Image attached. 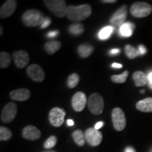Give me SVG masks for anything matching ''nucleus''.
Returning a JSON list of instances; mask_svg holds the SVG:
<instances>
[{
    "mask_svg": "<svg viewBox=\"0 0 152 152\" xmlns=\"http://www.w3.org/2000/svg\"><path fill=\"white\" fill-rule=\"evenodd\" d=\"M113 31V28L112 26H106V27L102 28L100 30L99 33V38L100 39H108L111 35V33Z\"/></svg>",
    "mask_w": 152,
    "mask_h": 152,
    "instance_id": "28",
    "label": "nucleus"
},
{
    "mask_svg": "<svg viewBox=\"0 0 152 152\" xmlns=\"http://www.w3.org/2000/svg\"><path fill=\"white\" fill-rule=\"evenodd\" d=\"M45 6L51 12L58 18H63L66 16V1L64 0H45Z\"/></svg>",
    "mask_w": 152,
    "mask_h": 152,
    "instance_id": "3",
    "label": "nucleus"
},
{
    "mask_svg": "<svg viewBox=\"0 0 152 152\" xmlns=\"http://www.w3.org/2000/svg\"><path fill=\"white\" fill-rule=\"evenodd\" d=\"M127 16H128L127 6L123 5L114 13L113 16L110 18L109 21L113 26H121L125 23V20H126Z\"/></svg>",
    "mask_w": 152,
    "mask_h": 152,
    "instance_id": "10",
    "label": "nucleus"
},
{
    "mask_svg": "<svg viewBox=\"0 0 152 152\" xmlns=\"http://www.w3.org/2000/svg\"><path fill=\"white\" fill-rule=\"evenodd\" d=\"M17 1L15 0H8L1 6L0 9V17L1 18H7L10 17L16 11Z\"/></svg>",
    "mask_w": 152,
    "mask_h": 152,
    "instance_id": "14",
    "label": "nucleus"
},
{
    "mask_svg": "<svg viewBox=\"0 0 152 152\" xmlns=\"http://www.w3.org/2000/svg\"><path fill=\"white\" fill-rule=\"evenodd\" d=\"M104 125V122H102V121H99V122L96 123V125H95V126H94V128L96 129V130H99V129H100L101 128H102Z\"/></svg>",
    "mask_w": 152,
    "mask_h": 152,
    "instance_id": "35",
    "label": "nucleus"
},
{
    "mask_svg": "<svg viewBox=\"0 0 152 152\" xmlns=\"http://www.w3.org/2000/svg\"><path fill=\"white\" fill-rule=\"evenodd\" d=\"M67 125L68 126H73L74 125V121L71 119H68L67 121Z\"/></svg>",
    "mask_w": 152,
    "mask_h": 152,
    "instance_id": "38",
    "label": "nucleus"
},
{
    "mask_svg": "<svg viewBox=\"0 0 152 152\" xmlns=\"http://www.w3.org/2000/svg\"><path fill=\"white\" fill-rule=\"evenodd\" d=\"M27 74L33 81L41 83L45 80V74L40 66L37 64H32L27 68Z\"/></svg>",
    "mask_w": 152,
    "mask_h": 152,
    "instance_id": "11",
    "label": "nucleus"
},
{
    "mask_svg": "<svg viewBox=\"0 0 152 152\" xmlns=\"http://www.w3.org/2000/svg\"><path fill=\"white\" fill-rule=\"evenodd\" d=\"M31 96V92L28 89L21 88L18 90H13L10 93V97L11 99L19 102H23L28 100Z\"/></svg>",
    "mask_w": 152,
    "mask_h": 152,
    "instance_id": "16",
    "label": "nucleus"
},
{
    "mask_svg": "<svg viewBox=\"0 0 152 152\" xmlns=\"http://www.w3.org/2000/svg\"><path fill=\"white\" fill-rule=\"evenodd\" d=\"M12 137V132L6 127H0V140L9 141Z\"/></svg>",
    "mask_w": 152,
    "mask_h": 152,
    "instance_id": "26",
    "label": "nucleus"
},
{
    "mask_svg": "<svg viewBox=\"0 0 152 152\" xmlns=\"http://www.w3.org/2000/svg\"><path fill=\"white\" fill-rule=\"evenodd\" d=\"M17 108L16 104L14 102H9L3 108L1 113V120L4 123H9L12 122L16 116Z\"/></svg>",
    "mask_w": 152,
    "mask_h": 152,
    "instance_id": "7",
    "label": "nucleus"
},
{
    "mask_svg": "<svg viewBox=\"0 0 152 152\" xmlns=\"http://www.w3.org/2000/svg\"><path fill=\"white\" fill-rule=\"evenodd\" d=\"M74 141L79 147H83L85 144V133L80 130H77L74 131L72 134Z\"/></svg>",
    "mask_w": 152,
    "mask_h": 152,
    "instance_id": "22",
    "label": "nucleus"
},
{
    "mask_svg": "<svg viewBox=\"0 0 152 152\" xmlns=\"http://www.w3.org/2000/svg\"><path fill=\"white\" fill-rule=\"evenodd\" d=\"M125 52L127 57L130 59H134V58L137 57L140 55L138 49L134 48V47L130 45H126L125 47Z\"/></svg>",
    "mask_w": 152,
    "mask_h": 152,
    "instance_id": "25",
    "label": "nucleus"
},
{
    "mask_svg": "<svg viewBox=\"0 0 152 152\" xmlns=\"http://www.w3.org/2000/svg\"><path fill=\"white\" fill-rule=\"evenodd\" d=\"M147 77H148V85H149V87L152 90V72L149 73V75H148Z\"/></svg>",
    "mask_w": 152,
    "mask_h": 152,
    "instance_id": "34",
    "label": "nucleus"
},
{
    "mask_svg": "<svg viewBox=\"0 0 152 152\" xmlns=\"http://www.w3.org/2000/svg\"><path fill=\"white\" fill-rule=\"evenodd\" d=\"M58 34H59V33H58V31H57V30H54V31H50L48 34H47V37L49 38L55 37H56Z\"/></svg>",
    "mask_w": 152,
    "mask_h": 152,
    "instance_id": "33",
    "label": "nucleus"
},
{
    "mask_svg": "<svg viewBox=\"0 0 152 152\" xmlns=\"http://www.w3.org/2000/svg\"><path fill=\"white\" fill-rule=\"evenodd\" d=\"M0 30H1V32H0V35H2L3 30H2V27H1V26H0Z\"/></svg>",
    "mask_w": 152,
    "mask_h": 152,
    "instance_id": "41",
    "label": "nucleus"
},
{
    "mask_svg": "<svg viewBox=\"0 0 152 152\" xmlns=\"http://www.w3.org/2000/svg\"><path fill=\"white\" fill-rule=\"evenodd\" d=\"M61 47V44L59 41H50L45 43V49L49 54H54L58 51Z\"/></svg>",
    "mask_w": 152,
    "mask_h": 152,
    "instance_id": "20",
    "label": "nucleus"
},
{
    "mask_svg": "<svg viewBox=\"0 0 152 152\" xmlns=\"http://www.w3.org/2000/svg\"><path fill=\"white\" fill-rule=\"evenodd\" d=\"M113 128L117 131H122L126 126V118L124 112L120 108H115L111 112Z\"/></svg>",
    "mask_w": 152,
    "mask_h": 152,
    "instance_id": "6",
    "label": "nucleus"
},
{
    "mask_svg": "<svg viewBox=\"0 0 152 152\" xmlns=\"http://www.w3.org/2000/svg\"><path fill=\"white\" fill-rule=\"evenodd\" d=\"M111 66L113 68H123V65L121 64H118V63H113V64H112Z\"/></svg>",
    "mask_w": 152,
    "mask_h": 152,
    "instance_id": "37",
    "label": "nucleus"
},
{
    "mask_svg": "<svg viewBox=\"0 0 152 152\" xmlns=\"http://www.w3.org/2000/svg\"><path fill=\"white\" fill-rule=\"evenodd\" d=\"M152 7L147 2H134L130 7V13L135 18H144L151 14Z\"/></svg>",
    "mask_w": 152,
    "mask_h": 152,
    "instance_id": "5",
    "label": "nucleus"
},
{
    "mask_svg": "<svg viewBox=\"0 0 152 152\" xmlns=\"http://www.w3.org/2000/svg\"><path fill=\"white\" fill-rule=\"evenodd\" d=\"M94 52V47L88 44H83L77 47V52L82 58H87Z\"/></svg>",
    "mask_w": 152,
    "mask_h": 152,
    "instance_id": "19",
    "label": "nucleus"
},
{
    "mask_svg": "<svg viewBox=\"0 0 152 152\" xmlns=\"http://www.w3.org/2000/svg\"><path fill=\"white\" fill-rule=\"evenodd\" d=\"M72 107L77 112L83 111L87 104V97L85 93L78 92L73 95L71 100Z\"/></svg>",
    "mask_w": 152,
    "mask_h": 152,
    "instance_id": "12",
    "label": "nucleus"
},
{
    "mask_svg": "<svg viewBox=\"0 0 152 152\" xmlns=\"http://www.w3.org/2000/svg\"><path fill=\"white\" fill-rule=\"evenodd\" d=\"M132 79L137 87H143L148 83V77L142 71H136L133 74Z\"/></svg>",
    "mask_w": 152,
    "mask_h": 152,
    "instance_id": "18",
    "label": "nucleus"
},
{
    "mask_svg": "<svg viewBox=\"0 0 152 152\" xmlns=\"http://www.w3.org/2000/svg\"><path fill=\"white\" fill-rule=\"evenodd\" d=\"M144 90H141V93H144Z\"/></svg>",
    "mask_w": 152,
    "mask_h": 152,
    "instance_id": "43",
    "label": "nucleus"
},
{
    "mask_svg": "<svg viewBox=\"0 0 152 152\" xmlns=\"http://www.w3.org/2000/svg\"><path fill=\"white\" fill-rule=\"evenodd\" d=\"M103 3H115L116 2V0H104V1H101Z\"/></svg>",
    "mask_w": 152,
    "mask_h": 152,
    "instance_id": "39",
    "label": "nucleus"
},
{
    "mask_svg": "<svg viewBox=\"0 0 152 152\" xmlns=\"http://www.w3.org/2000/svg\"><path fill=\"white\" fill-rule=\"evenodd\" d=\"M51 23V19L48 18V17H46L44 20L42 24L41 25V28H46L49 26V24Z\"/></svg>",
    "mask_w": 152,
    "mask_h": 152,
    "instance_id": "31",
    "label": "nucleus"
},
{
    "mask_svg": "<svg viewBox=\"0 0 152 152\" xmlns=\"http://www.w3.org/2000/svg\"><path fill=\"white\" fill-rule=\"evenodd\" d=\"M87 105L90 111L94 115H99L103 112L104 102L102 96L99 93H93L87 101Z\"/></svg>",
    "mask_w": 152,
    "mask_h": 152,
    "instance_id": "4",
    "label": "nucleus"
},
{
    "mask_svg": "<svg viewBox=\"0 0 152 152\" xmlns=\"http://www.w3.org/2000/svg\"><path fill=\"white\" fill-rule=\"evenodd\" d=\"M138 51H139V53H140V54L141 55L145 54L146 52H147L146 47L143 46V45H140V46L138 47Z\"/></svg>",
    "mask_w": 152,
    "mask_h": 152,
    "instance_id": "32",
    "label": "nucleus"
},
{
    "mask_svg": "<svg viewBox=\"0 0 152 152\" xmlns=\"http://www.w3.org/2000/svg\"><path fill=\"white\" fill-rule=\"evenodd\" d=\"M13 58L15 65L18 68H24L29 64L30 56L27 52L23 50H20L15 52L13 54Z\"/></svg>",
    "mask_w": 152,
    "mask_h": 152,
    "instance_id": "13",
    "label": "nucleus"
},
{
    "mask_svg": "<svg viewBox=\"0 0 152 152\" xmlns=\"http://www.w3.org/2000/svg\"><path fill=\"white\" fill-rule=\"evenodd\" d=\"M92 8L89 4L68 6L66 9V16L71 21L78 23L90 16Z\"/></svg>",
    "mask_w": 152,
    "mask_h": 152,
    "instance_id": "1",
    "label": "nucleus"
},
{
    "mask_svg": "<svg viewBox=\"0 0 152 152\" xmlns=\"http://www.w3.org/2000/svg\"><path fill=\"white\" fill-rule=\"evenodd\" d=\"M85 136L87 143L92 147H96L99 145L103 138L102 132L92 128L86 130L85 132Z\"/></svg>",
    "mask_w": 152,
    "mask_h": 152,
    "instance_id": "9",
    "label": "nucleus"
},
{
    "mask_svg": "<svg viewBox=\"0 0 152 152\" xmlns=\"http://www.w3.org/2000/svg\"><path fill=\"white\" fill-rule=\"evenodd\" d=\"M22 136L26 140L34 141L40 138L41 132L33 125H28L23 129Z\"/></svg>",
    "mask_w": 152,
    "mask_h": 152,
    "instance_id": "15",
    "label": "nucleus"
},
{
    "mask_svg": "<svg viewBox=\"0 0 152 152\" xmlns=\"http://www.w3.org/2000/svg\"><path fill=\"white\" fill-rule=\"evenodd\" d=\"M134 28V25L131 23H125L120 28V33L123 37H129L133 34Z\"/></svg>",
    "mask_w": 152,
    "mask_h": 152,
    "instance_id": "21",
    "label": "nucleus"
},
{
    "mask_svg": "<svg viewBox=\"0 0 152 152\" xmlns=\"http://www.w3.org/2000/svg\"><path fill=\"white\" fill-rule=\"evenodd\" d=\"M57 143V137L56 136L53 135L49 137L46 141L44 143V147L46 149H50L54 148Z\"/></svg>",
    "mask_w": 152,
    "mask_h": 152,
    "instance_id": "30",
    "label": "nucleus"
},
{
    "mask_svg": "<svg viewBox=\"0 0 152 152\" xmlns=\"http://www.w3.org/2000/svg\"><path fill=\"white\" fill-rule=\"evenodd\" d=\"M68 31L73 35H80L84 32V26L80 23H75L69 26Z\"/></svg>",
    "mask_w": 152,
    "mask_h": 152,
    "instance_id": "23",
    "label": "nucleus"
},
{
    "mask_svg": "<svg viewBox=\"0 0 152 152\" xmlns=\"http://www.w3.org/2000/svg\"><path fill=\"white\" fill-rule=\"evenodd\" d=\"M66 112L62 109L54 107L51 110L49 114V121L54 127H60L64 122Z\"/></svg>",
    "mask_w": 152,
    "mask_h": 152,
    "instance_id": "8",
    "label": "nucleus"
},
{
    "mask_svg": "<svg viewBox=\"0 0 152 152\" xmlns=\"http://www.w3.org/2000/svg\"><path fill=\"white\" fill-rule=\"evenodd\" d=\"M129 75V72L128 71H125L123 72L121 75H113L111 76V79L112 82L115 83H124L126 81L127 78H128V76Z\"/></svg>",
    "mask_w": 152,
    "mask_h": 152,
    "instance_id": "27",
    "label": "nucleus"
},
{
    "mask_svg": "<svg viewBox=\"0 0 152 152\" xmlns=\"http://www.w3.org/2000/svg\"><path fill=\"white\" fill-rule=\"evenodd\" d=\"M43 14L36 9H30L24 13L22 16V21L27 27H37L40 26L45 20Z\"/></svg>",
    "mask_w": 152,
    "mask_h": 152,
    "instance_id": "2",
    "label": "nucleus"
},
{
    "mask_svg": "<svg viewBox=\"0 0 152 152\" xmlns=\"http://www.w3.org/2000/svg\"><path fill=\"white\" fill-rule=\"evenodd\" d=\"M11 56L9 53L2 52L0 54V67L1 68H8L11 64Z\"/></svg>",
    "mask_w": 152,
    "mask_h": 152,
    "instance_id": "24",
    "label": "nucleus"
},
{
    "mask_svg": "<svg viewBox=\"0 0 152 152\" xmlns=\"http://www.w3.org/2000/svg\"><path fill=\"white\" fill-rule=\"evenodd\" d=\"M80 80V76L77 73H72L68 76V86L70 88H74L77 86Z\"/></svg>",
    "mask_w": 152,
    "mask_h": 152,
    "instance_id": "29",
    "label": "nucleus"
},
{
    "mask_svg": "<svg viewBox=\"0 0 152 152\" xmlns=\"http://www.w3.org/2000/svg\"><path fill=\"white\" fill-rule=\"evenodd\" d=\"M120 52H121V50H120L119 49H117V48L113 49L110 51V54H119Z\"/></svg>",
    "mask_w": 152,
    "mask_h": 152,
    "instance_id": "36",
    "label": "nucleus"
},
{
    "mask_svg": "<svg viewBox=\"0 0 152 152\" xmlns=\"http://www.w3.org/2000/svg\"><path fill=\"white\" fill-rule=\"evenodd\" d=\"M125 152H135V151L132 147H128L125 149Z\"/></svg>",
    "mask_w": 152,
    "mask_h": 152,
    "instance_id": "40",
    "label": "nucleus"
},
{
    "mask_svg": "<svg viewBox=\"0 0 152 152\" xmlns=\"http://www.w3.org/2000/svg\"><path fill=\"white\" fill-rule=\"evenodd\" d=\"M42 152H56V151H53V150H47V151H42Z\"/></svg>",
    "mask_w": 152,
    "mask_h": 152,
    "instance_id": "42",
    "label": "nucleus"
},
{
    "mask_svg": "<svg viewBox=\"0 0 152 152\" xmlns=\"http://www.w3.org/2000/svg\"><path fill=\"white\" fill-rule=\"evenodd\" d=\"M137 109L144 113L152 112V97H148L140 101L136 104Z\"/></svg>",
    "mask_w": 152,
    "mask_h": 152,
    "instance_id": "17",
    "label": "nucleus"
}]
</instances>
